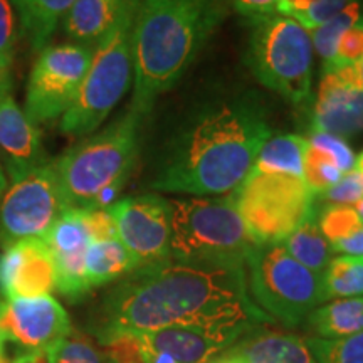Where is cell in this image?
I'll return each mask as SVG.
<instances>
[{"label":"cell","mask_w":363,"mask_h":363,"mask_svg":"<svg viewBox=\"0 0 363 363\" xmlns=\"http://www.w3.org/2000/svg\"><path fill=\"white\" fill-rule=\"evenodd\" d=\"M274 323L249 296L246 269L167 261L138 267L104 294L89 330L99 345L123 335L192 326L249 331Z\"/></svg>","instance_id":"obj_1"},{"label":"cell","mask_w":363,"mask_h":363,"mask_svg":"<svg viewBox=\"0 0 363 363\" xmlns=\"http://www.w3.org/2000/svg\"><path fill=\"white\" fill-rule=\"evenodd\" d=\"M271 135L266 118L251 104L212 108L182 133L152 187L192 197L234 192Z\"/></svg>","instance_id":"obj_2"},{"label":"cell","mask_w":363,"mask_h":363,"mask_svg":"<svg viewBox=\"0 0 363 363\" xmlns=\"http://www.w3.org/2000/svg\"><path fill=\"white\" fill-rule=\"evenodd\" d=\"M224 0H142L136 12L133 99L130 110L143 118L203 48L224 17Z\"/></svg>","instance_id":"obj_3"},{"label":"cell","mask_w":363,"mask_h":363,"mask_svg":"<svg viewBox=\"0 0 363 363\" xmlns=\"http://www.w3.org/2000/svg\"><path fill=\"white\" fill-rule=\"evenodd\" d=\"M140 125L128 110L54 160L67 207L108 208L118 201L138 157Z\"/></svg>","instance_id":"obj_4"},{"label":"cell","mask_w":363,"mask_h":363,"mask_svg":"<svg viewBox=\"0 0 363 363\" xmlns=\"http://www.w3.org/2000/svg\"><path fill=\"white\" fill-rule=\"evenodd\" d=\"M172 206V259L246 266L256 246L233 199H174Z\"/></svg>","instance_id":"obj_5"},{"label":"cell","mask_w":363,"mask_h":363,"mask_svg":"<svg viewBox=\"0 0 363 363\" xmlns=\"http://www.w3.org/2000/svg\"><path fill=\"white\" fill-rule=\"evenodd\" d=\"M140 2L133 0L116 24L94 44L78 98L59 123L66 136L81 138L94 133L130 89L133 81L131 38Z\"/></svg>","instance_id":"obj_6"},{"label":"cell","mask_w":363,"mask_h":363,"mask_svg":"<svg viewBox=\"0 0 363 363\" xmlns=\"http://www.w3.org/2000/svg\"><path fill=\"white\" fill-rule=\"evenodd\" d=\"M247 66L261 84L294 106L313 99V40L310 30L283 13L249 21Z\"/></svg>","instance_id":"obj_7"},{"label":"cell","mask_w":363,"mask_h":363,"mask_svg":"<svg viewBox=\"0 0 363 363\" xmlns=\"http://www.w3.org/2000/svg\"><path fill=\"white\" fill-rule=\"evenodd\" d=\"M244 269L254 305L288 328L303 325L323 305L321 276L299 264L281 244H256Z\"/></svg>","instance_id":"obj_8"},{"label":"cell","mask_w":363,"mask_h":363,"mask_svg":"<svg viewBox=\"0 0 363 363\" xmlns=\"http://www.w3.org/2000/svg\"><path fill=\"white\" fill-rule=\"evenodd\" d=\"M256 244H279L316 217L318 195L303 177L251 170L229 194Z\"/></svg>","instance_id":"obj_9"},{"label":"cell","mask_w":363,"mask_h":363,"mask_svg":"<svg viewBox=\"0 0 363 363\" xmlns=\"http://www.w3.org/2000/svg\"><path fill=\"white\" fill-rule=\"evenodd\" d=\"M67 208L54 160L11 182L0 195V247L44 239Z\"/></svg>","instance_id":"obj_10"},{"label":"cell","mask_w":363,"mask_h":363,"mask_svg":"<svg viewBox=\"0 0 363 363\" xmlns=\"http://www.w3.org/2000/svg\"><path fill=\"white\" fill-rule=\"evenodd\" d=\"M93 45L78 43L49 44L39 52L26 89V115L51 123L69 110L88 72Z\"/></svg>","instance_id":"obj_11"},{"label":"cell","mask_w":363,"mask_h":363,"mask_svg":"<svg viewBox=\"0 0 363 363\" xmlns=\"http://www.w3.org/2000/svg\"><path fill=\"white\" fill-rule=\"evenodd\" d=\"M108 211L115 219L118 239L136 266H155L172 259L170 201L157 194L131 195L116 201Z\"/></svg>","instance_id":"obj_12"},{"label":"cell","mask_w":363,"mask_h":363,"mask_svg":"<svg viewBox=\"0 0 363 363\" xmlns=\"http://www.w3.org/2000/svg\"><path fill=\"white\" fill-rule=\"evenodd\" d=\"M71 330L69 315L51 294L0 301V335L19 348L17 355H44Z\"/></svg>","instance_id":"obj_13"},{"label":"cell","mask_w":363,"mask_h":363,"mask_svg":"<svg viewBox=\"0 0 363 363\" xmlns=\"http://www.w3.org/2000/svg\"><path fill=\"white\" fill-rule=\"evenodd\" d=\"M311 131L342 138L363 131V86L358 65L323 72L313 106Z\"/></svg>","instance_id":"obj_14"},{"label":"cell","mask_w":363,"mask_h":363,"mask_svg":"<svg viewBox=\"0 0 363 363\" xmlns=\"http://www.w3.org/2000/svg\"><path fill=\"white\" fill-rule=\"evenodd\" d=\"M56 264L44 239H27L0 252V294L4 299L38 298L56 289Z\"/></svg>","instance_id":"obj_15"},{"label":"cell","mask_w":363,"mask_h":363,"mask_svg":"<svg viewBox=\"0 0 363 363\" xmlns=\"http://www.w3.org/2000/svg\"><path fill=\"white\" fill-rule=\"evenodd\" d=\"M56 264V289L69 301L91 291L86 281V251L91 242L83 208H67L44 238Z\"/></svg>","instance_id":"obj_16"},{"label":"cell","mask_w":363,"mask_h":363,"mask_svg":"<svg viewBox=\"0 0 363 363\" xmlns=\"http://www.w3.org/2000/svg\"><path fill=\"white\" fill-rule=\"evenodd\" d=\"M140 337L145 363H208L242 338L244 333L174 326Z\"/></svg>","instance_id":"obj_17"},{"label":"cell","mask_w":363,"mask_h":363,"mask_svg":"<svg viewBox=\"0 0 363 363\" xmlns=\"http://www.w3.org/2000/svg\"><path fill=\"white\" fill-rule=\"evenodd\" d=\"M11 88H0V162L9 184L49 162L38 125L16 103Z\"/></svg>","instance_id":"obj_18"},{"label":"cell","mask_w":363,"mask_h":363,"mask_svg":"<svg viewBox=\"0 0 363 363\" xmlns=\"http://www.w3.org/2000/svg\"><path fill=\"white\" fill-rule=\"evenodd\" d=\"M219 357L234 363H315L306 338L262 326L249 331Z\"/></svg>","instance_id":"obj_19"},{"label":"cell","mask_w":363,"mask_h":363,"mask_svg":"<svg viewBox=\"0 0 363 363\" xmlns=\"http://www.w3.org/2000/svg\"><path fill=\"white\" fill-rule=\"evenodd\" d=\"M133 0H76L61 22L71 43L94 45Z\"/></svg>","instance_id":"obj_20"},{"label":"cell","mask_w":363,"mask_h":363,"mask_svg":"<svg viewBox=\"0 0 363 363\" xmlns=\"http://www.w3.org/2000/svg\"><path fill=\"white\" fill-rule=\"evenodd\" d=\"M19 19V34L34 51L48 48L57 26L76 0H11Z\"/></svg>","instance_id":"obj_21"},{"label":"cell","mask_w":363,"mask_h":363,"mask_svg":"<svg viewBox=\"0 0 363 363\" xmlns=\"http://www.w3.org/2000/svg\"><path fill=\"white\" fill-rule=\"evenodd\" d=\"M311 337L337 340L363 331V298H343L320 305L305 321Z\"/></svg>","instance_id":"obj_22"},{"label":"cell","mask_w":363,"mask_h":363,"mask_svg":"<svg viewBox=\"0 0 363 363\" xmlns=\"http://www.w3.org/2000/svg\"><path fill=\"white\" fill-rule=\"evenodd\" d=\"M133 256L120 239L91 240L86 251V281L91 289L123 279L136 269Z\"/></svg>","instance_id":"obj_23"},{"label":"cell","mask_w":363,"mask_h":363,"mask_svg":"<svg viewBox=\"0 0 363 363\" xmlns=\"http://www.w3.org/2000/svg\"><path fill=\"white\" fill-rule=\"evenodd\" d=\"M308 140L301 135H271L254 162V170L303 177Z\"/></svg>","instance_id":"obj_24"},{"label":"cell","mask_w":363,"mask_h":363,"mask_svg":"<svg viewBox=\"0 0 363 363\" xmlns=\"http://www.w3.org/2000/svg\"><path fill=\"white\" fill-rule=\"evenodd\" d=\"M279 244L291 254L299 264L320 276L323 274L330 261L333 259L331 244L321 234L316 217L299 225Z\"/></svg>","instance_id":"obj_25"},{"label":"cell","mask_w":363,"mask_h":363,"mask_svg":"<svg viewBox=\"0 0 363 363\" xmlns=\"http://www.w3.org/2000/svg\"><path fill=\"white\" fill-rule=\"evenodd\" d=\"M323 303L363 298V256H337L321 274Z\"/></svg>","instance_id":"obj_26"},{"label":"cell","mask_w":363,"mask_h":363,"mask_svg":"<svg viewBox=\"0 0 363 363\" xmlns=\"http://www.w3.org/2000/svg\"><path fill=\"white\" fill-rule=\"evenodd\" d=\"M362 13L363 0H353V2L348 4L342 12H338L337 16H333L331 19L311 30L310 34L313 40V49H315V52L321 57L323 65H326V62L333 57L342 35L360 19Z\"/></svg>","instance_id":"obj_27"},{"label":"cell","mask_w":363,"mask_h":363,"mask_svg":"<svg viewBox=\"0 0 363 363\" xmlns=\"http://www.w3.org/2000/svg\"><path fill=\"white\" fill-rule=\"evenodd\" d=\"M306 343L315 363H363V331L337 340L308 337Z\"/></svg>","instance_id":"obj_28"},{"label":"cell","mask_w":363,"mask_h":363,"mask_svg":"<svg viewBox=\"0 0 363 363\" xmlns=\"http://www.w3.org/2000/svg\"><path fill=\"white\" fill-rule=\"evenodd\" d=\"M343 172L328 153L308 142L303 162V179L318 197L342 179Z\"/></svg>","instance_id":"obj_29"},{"label":"cell","mask_w":363,"mask_h":363,"mask_svg":"<svg viewBox=\"0 0 363 363\" xmlns=\"http://www.w3.org/2000/svg\"><path fill=\"white\" fill-rule=\"evenodd\" d=\"M44 363H108L103 350H98L83 335L69 331L45 352Z\"/></svg>","instance_id":"obj_30"},{"label":"cell","mask_w":363,"mask_h":363,"mask_svg":"<svg viewBox=\"0 0 363 363\" xmlns=\"http://www.w3.org/2000/svg\"><path fill=\"white\" fill-rule=\"evenodd\" d=\"M316 222L321 234L330 244L348 238L363 224L355 208L352 206H340V203H328L321 208L316 214Z\"/></svg>","instance_id":"obj_31"},{"label":"cell","mask_w":363,"mask_h":363,"mask_svg":"<svg viewBox=\"0 0 363 363\" xmlns=\"http://www.w3.org/2000/svg\"><path fill=\"white\" fill-rule=\"evenodd\" d=\"M19 19L11 0H0V78L11 81Z\"/></svg>","instance_id":"obj_32"},{"label":"cell","mask_w":363,"mask_h":363,"mask_svg":"<svg viewBox=\"0 0 363 363\" xmlns=\"http://www.w3.org/2000/svg\"><path fill=\"white\" fill-rule=\"evenodd\" d=\"M363 59V13L355 24L347 30L340 39L333 57L326 65H323L325 71L340 69V67L357 66Z\"/></svg>","instance_id":"obj_33"},{"label":"cell","mask_w":363,"mask_h":363,"mask_svg":"<svg viewBox=\"0 0 363 363\" xmlns=\"http://www.w3.org/2000/svg\"><path fill=\"white\" fill-rule=\"evenodd\" d=\"M108 363H145L140 335H123L101 345Z\"/></svg>","instance_id":"obj_34"},{"label":"cell","mask_w":363,"mask_h":363,"mask_svg":"<svg viewBox=\"0 0 363 363\" xmlns=\"http://www.w3.org/2000/svg\"><path fill=\"white\" fill-rule=\"evenodd\" d=\"M320 197H323L328 203L353 207L363 197V175L357 170L347 172L337 184L325 190Z\"/></svg>","instance_id":"obj_35"},{"label":"cell","mask_w":363,"mask_h":363,"mask_svg":"<svg viewBox=\"0 0 363 363\" xmlns=\"http://www.w3.org/2000/svg\"><path fill=\"white\" fill-rule=\"evenodd\" d=\"M308 142L316 145L318 148H321L323 152L328 153V155L337 162V165L340 167V170H342L343 174L355 170L357 155L353 153L350 145L345 142V138H342V136L330 133H313Z\"/></svg>","instance_id":"obj_36"},{"label":"cell","mask_w":363,"mask_h":363,"mask_svg":"<svg viewBox=\"0 0 363 363\" xmlns=\"http://www.w3.org/2000/svg\"><path fill=\"white\" fill-rule=\"evenodd\" d=\"M352 2L353 0H316L308 11L296 13L291 19L299 22V24L311 33L313 29H316L318 26H321L333 16H337L338 12H342Z\"/></svg>","instance_id":"obj_37"},{"label":"cell","mask_w":363,"mask_h":363,"mask_svg":"<svg viewBox=\"0 0 363 363\" xmlns=\"http://www.w3.org/2000/svg\"><path fill=\"white\" fill-rule=\"evenodd\" d=\"M91 240L118 239L116 224L108 208H83Z\"/></svg>","instance_id":"obj_38"},{"label":"cell","mask_w":363,"mask_h":363,"mask_svg":"<svg viewBox=\"0 0 363 363\" xmlns=\"http://www.w3.org/2000/svg\"><path fill=\"white\" fill-rule=\"evenodd\" d=\"M235 12L246 17L247 21L257 19V17L271 16L276 12L278 0H224Z\"/></svg>","instance_id":"obj_39"},{"label":"cell","mask_w":363,"mask_h":363,"mask_svg":"<svg viewBox=\"0 0 363 363\" xmlns=\"http://www.w3.org/2000/svg\"><path fill=\"white\" fill-rule=\"evenodd\" d=\"M331 251L338 256H363V224L352 235L331 244Z\"/></svg>","instance_id":"obj_40"},{"label":"cell","mask_w":363,"mask_h":363,"mask_svg":"<svg viewBox=\"0 0 363 363\" xmlns=\"http://www.w3.org/2000/svg\"><path fill=\"white\" fill-rule=\"evenodd\" d=\"M316 0H278L276 12L283 13V16L293 17L296 13H301L310 9Z\"/></svg>","instance_id":"obj_41"},{"label":"cell","mask_w":363,"mask_h":363,"mask_svg":"<svg viewBox=\"0 0 363 363\" xmlns=\"http://www.w3.org/2000/svg\"><path fill=\"white\" fill-rule=\"evenodd\" d=\"M7 184H9V182H7V175H6V172H4L2 162H0V195H2L4 190H6Z\"/></svg>","instance_id":"obj_42"},{"label":"cell","mask_w":363,"mask_h":363,"mask_svg":"<svg viewBox=\"0 0 363 363\" xmlns=\"http://www.w3.org/2000/svg\"><path fill=\"white\" fill-rule=\"evenodd\" d=\"M355 170L360 172V174L363 175V152L360 153V155L357 157V162H355Z\"/></svg>","instance_id":"obj_43"},{"label":"cell","mask_w":363,"mask_h":363,"mask_svg":"<svg viewBox=\"0 0 363 363\" xmlns=\"http://www.w3.org/2000/svg\"><path fill=\"white\" fill-rule=\"evenodd\" d=\"M353 208H355L357 214L360 216V219L363 220V197L360 199V201H358V202L355 203V206H353Z\"/></svg>","instance_id":"obj_44"},{"label":"cell","mask_w":363,"mask_h":363,"mask_svg":"<svg viewBox=\"0 0 363 363\" xmlns=\"http://www.w3.org/2000/svg\"><path fill=\"white\" fill-rule=\"evenodd\" d=\"M2 353H6V340L0 335V355H2Z\"/></svg>","instance_id":"obj_45"},{"label":"cell","mask_w":363,"mask_h":363,"mask_svg":"<svg viewBox=\"0 0 363 363\" xmlns=\"http://www.w3.org/2000/svg\"><path fill=\"white\" fill-rule=\"evenodd\" d=\"M208 363H234V362H229V360H225V358H222V357H217V358H214V360H212V362H208Z\"/></svg>","instance_id":"obj_46"},{"label":"cell","mask_w":363,"mask_h":363,"mask_svg":"<svg viewBox=\"0 0 363 363\" xmlns=\"http://www.w3.org/2000/svg\"><path fill=\"white\" fill-rule=\"evenodd\" d=\"M7 86H12V81H6L0 78V88H7Z\"/></svg>","instance_id":"obj_47"},{"label":"cell","mask_w":363,"mask_h":363,"mask_svg":"<svg viewBox=\"0 0 363 363\" xmlns=\"http://www.w3.org/2000/svg\"><path fill=\"white\" fill-rule=\"evenodd\" d=\"M358 72H360V79H362V86H363V59H362L360 65H358Z\"/></svg>","instance_id":"obj_48"}]
</instances>
